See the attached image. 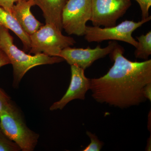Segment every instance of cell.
<instances>
[{
	"instance_id": "19",
	"label": "cell",
	"mask_w": 151,
	"mask_h": 151,
	"mask_svg": "<svg viewBox=\"0 0 151 151\" xmlns=\"http://www.w3.org/2000/svg\"><path fill=\"white\" fill-rule=\"evenodd\" d=\"M9 64H11V62L8 57L0 47V68Z\"/></svg>"
},
{
	"instance_id": "18",
	"label": "cell",
	"mask_w": 151,
	"mask_h": 151,
	"mask_svg": "<svg viewBox=\"0 0 151 151\" xmlns=\"http://www.w3.org/2000/svg\"><path fill=\"white\" fill-rule=\"evenodd\" d=\"M18 0H0V6L12 14L13 7Z\"/></svg>"
},
{
	"instance_id": "20",
	"label": "cell",
	"mask_w": 151,
	"mask_h": 151,
	"mask_svg": "<svg viewBox=\"0 0 151 151\" xmlns=\"http://www.w3.org/2000/svg\"><path fill=\"white\" fill-rule=\"evenodd\" d=\"M143 94L147 100L151 101V82L147 84L143 89Z\"/></svg>"
},
{
	"instance_id": "7",
	"label": "cell",
	"mask_w": 151,
	"mask_h": 151,
	"mask_svg": "<svg viewBox=\"0 0 151 151\" xmlns=\"http://www.w3.org/2000/svg\"><path fill=\"white\" fill-rule=\"evenodd\" d=\"M90 21L94 26L111 27L132 6L131 0H91Z\"/></svg>"
},
{
	"instance_id": "2",
	"label": "cell",
	"mask_w": 151,
	"mask_h": 151,
	"mask_svg": "<svg viewBox=\"0 0 151 151\" xmlns=\"http://www.w3.org/2000/svg\"><path fill=\"white\" fill-rule=\"evenodd\" d=\"M0 47L6 53L13 68V86L17 88L22 78L28 71L39 65L63 62L60 57L50 56L44 53L33 55L26 54L14 43V38L9 29L0 26Z\"/></svg>"
},
{
	"instance_id": "4",
	"label": "cell",
	"mask_w": 151,
	"mask_h": 151,
	"mask_svg": "<svg viewBox=\"0 0 151 151\" xmlns=\"http://www.w3.org/2000/svg\"><path fill=\"white\" fill-rule=\"evenodd\" d=\"M29 54L44 53L50 56L59 57L63 49L74 45L73 37L63 35L54 25L46 23L29 36Z\"/></svg>"
},
{
	"instance_id": "15",
	"label": "cell",
	"mask_w": 151,
	"mask_h": 151,
	"mask_svg": "<svg viewBox=\"0 0 151 151\" xmlns=\"http://www.w3.org/2000/svg\"><path fill=\"white\" fill-rule=\"evenodd\" d=\"M86 135L90 138L91 142L83 150V151H100L103 146V142L100 141L95 134L87 131Z\"/></svg>"
},
{
	"instance_id": "5",
	"label": "cell",
	"mask_w": 151,
	"mask_h": 151,
	"mask_svg": "<svg viewBox=\"0 0 151 151\" xmlns=\"http://www.w3.org/2000/svg\"><path fill=\"white\" fill-rule=\"evenodd\" d=\"M151 16L138 22L126 20L111 27L101 28L86 26L84 38L89 42H101L105 40L124 42L137 47L138 42L132 36L133 32L144 24L150 21Z\"/></svg>"
},
{
	"instance_id": "9",
	"label": "cell",
	"mask_w": 151,
	"mask_h": 151,
	"mask_svg": "<svg viewBox=\"0 0 151 151\" xmlns=\"http://www.w3.org/2000/svg\"><path fill=\"white\" fill-rule=\"evenodd\" d=\"M71 79L67 91L63 97L50 106L51 111L62 110L74 100H84L86 92L90 89V78L85 75L84 70L77 65H70Z\"/></svg>"
},
{
	"instance_id": "1",
	"label": "cell",
	"mask_w": 151,
	"mask_h": 151,
	"mask_svg": "<svg viewBox=\"0 0 151 151\" xmlns=\"http://www.w3.org/2000/svg\"><path fill=\"white\" fill-rule=\"evenodd\" d=\"M124 52L117 43L109 54L113 66L103 76L90 79L89 90L98 103L124 109L147 100L143 89L151 82V60L131 61L124 56Z\"/></svg>"
},
{
	"instance_id": "21",
	"label": "cell",
	"mask_w": 151,
	"mask_h": 151,
	"mask_svg": "<svg viewBox=\"0 0 151 151\" xmlns=\"http://www.w3.org/2000/svg\"><path fill=\"white\" fill-rule=\"evenodd\" d=\"M151 149V137L148 139L147 143L145 149L146 151H150Z\"/></svg>"
},
{
	"instance_id": "12",
	"label": "cell",
	"mask_w": 151,
	"mask_h": 151,
	"mask_svg": "<svg viewBox=\"0 0 151 151\" xmlns=\"http://www.w3.org/2000/svg\"><path fill=\"white\" fill-rule=\"evenodd\" d=\"M0 26L13 32L22 41L24 51H29L31 46L29 36L22 29L16 19L1 6Z\"/></svg>"
},
{
	"instance_id": "11",
	"label": "cell",
	"mask_w": 151,
	"mask_h": 151,
	"mask_svg": "<svg viewBox=\"0 0 151 151\" xmlns=\"http://www.w3.org/2000/svg\"><path fill=\"white\" fill-rule=\"evenodd\" d=\"M40 8L46 23L54 25L62 31L63 10L68 0H32Z\"/></svg>"
},
{
	"instance_id": "14",
	"label": "cell",
	"mask_w": 151,
	"mask_h": 151,
	"mask_svg": "<svg viewBox=\"0 0 151 151\" xmlns=\"http://www.w3.org/2000/svg\"><path fill=\"white\" fill-rule=\"evenodd\" d=\"M19 151V146L7 137L0 127V151Z\"/></svg>"
},
{
	"instance_id": "10",
	"label": "cell",
	"mask_w": 151,
	"mask_h": 151,
	"mask_svg": "<svg viewBox=\"0 0 151 151\" xmlns=\"http://www.w3.org/2000/svg\"><path fill=\"white\" fill-rule=\"evenodd\" d=\"M34 5L32 0H18L13 7L12 12V15L29 36L43 25L36 19L31 12V8Z\"/></svg>"
},
{
	"instance_id": "3",
	"label": "cell",
	"mask_w": 151,
	"mask_h": 151,
	"mask_svg": "<svg viewBox=\"0 0 151 151\" xmlns=\"http://www.w3.org/2000/svg\"><path fill=\"white\" fill-rule=\"evenodd\" d=\"M0 127L11 140L22 151L34 150L40 136L28 128L21 111L14 102L0 113Z\"/></svg>"
},
{
	"instance_id": "6",
	"label": "cell",
	"mask_w": 151,
	"mask_h": 151,
	"mask_svg": "<svg viewBox=\"0 0 151 151\" xmlns=\"http://www.w3.org/2000/svg\"><path fill=\"white\" fill-rule=\"evenodd\" d=\"M91 15V0H68L63 10V29L69 35L84 36Z\"/></svg>"
},
{
	"instance_id": "17",
	"label": "cell",
	"mask_w": 151,
	"mask_h": 151,
	"mask_svg": "<svg viewBox=\"0 0 151 151\" xmlns=\"http://www.w3.org/2000/svg\"><path fill=\"white\" fill-rule=\"evenodd\" d=\"M12 102L10 96L2 89L0 88V113Z\"/></svg>"
},
{
	"instance_id": "13",
	"label": "cell",
	"mask_w": 151,
	"mask_h": 151,
	"mask_svg": "<svg viewBox=\"0 0 151 151\" xmlns=\"http://www.w3.org/2000/svg\"><path fill=\"white\" fill-rule=\"evenodd\" d=\"M138 45L134 52L137 58L147 60L151 55V31L137 37Z\"/></svg>"
},
{
	"instance_id": "16",
	"label": "cell",
	"mask_w": 151,
	"mask_h": 151,
	"mask_svg": "<svg viewBox=\"0 0 151 151\" xmlns=\"http://www.w3.org/2000/svg\"><path fill=\"white\" fill-rule=\"evenodd\" d=\"M139 4L142 11V19L148 17L149 9L151 6V0H135Z\"/></svg>"
},
{
	"instance_id": "8",
	"label": "cell",
	"mask_w": 151,
	"mask_h": 151,
	"mask_svg": "<svg viewBox=\"0 0 151 151\" xmlns=\"http://www.w3.org/2000/svg\"><path fill=\"white\" fill-rule=\"evenodd\" d=\"M118 42L111 41L106 47L97 45L94 48H72L70 47L63 49L59 57L62 58L68 64L76 65L85 70L97 60L105 57L111 53Z\"/></svg>"
}]
</instances>
